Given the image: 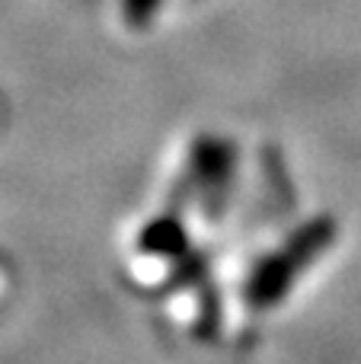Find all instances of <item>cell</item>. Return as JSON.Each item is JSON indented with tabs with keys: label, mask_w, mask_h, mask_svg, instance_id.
Wrapping results in <instances>:
<instances>
[{
	"label": "cell",
	"mask_w": 361,
	"mask_h": 364,
	"mask_svg": "<svg viewBox=\"0 0 361 364\" xmlns=\"http://www.w3.org/2000/svg\"><path fill=\"white\" fill-rule=\"evenodd\" d=\"M221 329V304H217L215 288L205 291V301L198 307V320H195V336L198 339H215V333Z\"/></svg>",
	"instance_id": "3"
},
{
	"label": "cell",
	"mask_w": 361,
	"mask_h": 364,
	"mask_svg": "<svg viewBox=\"0 0 361 364\" xmlns=\"http://www.w3.org/2000/svg\"><path fill=\"white\" fill-rule=\"evenodd\" d=\"M138 250L144 256H160V259H183L189 252V233H185L183 220L176 214H160L141 230Z\"/></svg>",
	"instance_id": "1"
},
{
	"label": "cell",
	"mask_w": 361,
	"mask_h": 364,
	"mask_svg": "<svg viewBox=\"0 0 361 364\" xmlns=\"http://www.w3.org/2000/svg\"><path fill=\"white\" fill-rule=\"evenodd\" d=\"M291 269H294V262L288 259V252L262 259L253 269V278H249V284H247L249 304H253V307H272V304L285 294L288 284H291Z\"/></svg>",
	"instance_id": "2"
},
{
	"label": "cell",
	"mask_w": 361,
	"mask_h": 364,
	"mask_svg": "<svg viewBox=\"0 0 361 364\" xmlns=\"http://www.w3.org/2000/svg\"><path fill=\"white\" fill-rule=\"evenodd\" d=\"M205 269H208L205 256H198V252H185L183 259H176V288H183V284H195V282H202Z\"/></svg>",
	"instance_id": "4"
}]
</instances>
